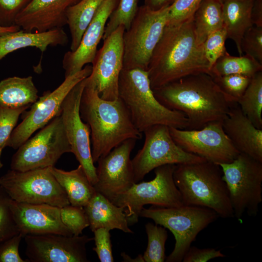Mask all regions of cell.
<instances>
[{
	"label": "cell",
	"mask_w": 262,
	"mask_h": 262,
	"mask_svg": "<svg viewBox=\"0 0 262 262\" xmlns=\"http://www.w3.org/2000/svg\"><path fill=\"white\" fill-rule=\"evenodd\" d=\"M93 232L98 228L109 230L117 229L132 233L129 227L124 209L114 204L101 194L97 192L84 207Z\"/></svg>",
	"instance_id": "cell-24"
},
{
	"label": "cell",
	"mask_w": 262,
	"mask_h": 262,
	"mask_svg": "<svg viewBox=\"0 0 262 262\" xmlns=\"http://www.w3.org/2000/svg\"><path fill=\"white\" fill-rule=\"evenodd\" d=\"M139 216L152 219L174 235L175 246L166 257L167 262H182L198 234L219 217L212 209L186 205L174 207H143Z\"/></svg>",
	"instance_id": "cell-6"
},
{
	"label": "cell",
	"mask_w": 262,
	"mask_h": 262,
	"mask_svg": "<svg viewBox=\"0 0 262 262\" xmlns=\"http://www.w3.org/2000/svg\"><path fill=\"white\" fill-rule=\"evenodd\" d=\"M139 0H119L107 21L102 39L120 26L128 30L138 10Z\"/></svg>",
	"instance_id": "cell-33"
},
{
	"label": "cell",
	"mask_w": 262,
	"mask_h": 262,
	"mask_svg": "<svg viewBox=\"0 0 262 262\" xmlns=\"http://www.w3.org/2000/svg\"><path fill=\"white\" fill-rule=\"evenodd\" d=\"M51 167L25 171L10 169L0 177V186L16 201L58 207L70 204Z\"/></svg>",
	"instance_id": "cell-10"
},
{
	"label": "cell",
	"mask_w": 262,
	"mask_h": 262,
	"mask_svg": "<svg viewBox=\"0 0 262 262\" xmlns=\"http://www.w3.org/2000/svg\"><path fill=\"white\" fill-rule=\"evenodd\" d=\"M118 92L134 125L141 133L158 124L187 129L188 121L184 114L167 108L156 99L147 71L123 69L119 76Z\"/></svg>",
	"instance_id": "cell-5"
},
{
	"label": "cell",
	"mask_w": 262,
	"mask_h": 262,
	"mask_svg": "<svg viewBox=\"0 0 262 262\" xmlns=\"http://www.w3.org/2000/svg\"><path fill=\"white\" fill-rule=\"evenodd\" d=\"M38 92L31 76L7 78L0 82V107H30L38 99Z\"/></svg>",
	"instance_id": "cell-27"
},
{
	"label": "cell",
	"mask_w": 262,
	"mask_h": 262,
	"mask_svg": "<svg viewBox=\"0 0 262 262\" xmlns=\"http://www.w3.org/2000/svg\"><path fill=\"white\" fill-rule=\"evenodd\" d=\"M173 179L184 205L212 209L224 218L234 217L219 164L207 161L176 164Z\"/></svg>",
	"instance_id": "cell-4"
},
{
	"label": "cell",
	"mask_w": 262,
	"mask_h": 262,
	"mask_svg": "<svg viewBox=\"0 0 262 262\" xmlns=\"http://www.w3.org/2000/svg\"><path fill=\"white\" fill-rule=\"evenodd\" d=\"M104 0H80L66 12L71 36L70 51L78 47L82 36Z\"/></svg>",
	"instance_id": "cell-28"
},
{
	"label": "cell",
	"mask_w": 262,
	"mask_h": 262,
	"mask_svg": "<svg viewBox=\"0 0 262 262\" xmlns=\"http://www.w3.org/2000/svg\"><path fill=\"white\" fill-rule=\"evenodd\" d=\"M10 207L20 233L73 235L62 223L60 208L46 204H31L12 200Z\"/></svg>",
	"instance_id": "cell-19"
},
{
	"label": "cell",
	"mask_w": 262,
	"mask_h": 262,
	"mask_svg": "<svg viewBox=\"0 0 262 262\" xmlns=\"http://www.w3.org/2000/svg\"><path fill=\"white\" fill-rule=\"evenodd\" d=\"M158 101L184 115L186 130H199L227 116L231 102L208 73L190 75L152 89Z\"/></svg>",
	"instance_id": "cell-2"
},
{
	"label": "cell",
	"mask_w": 262,
	"mask_h": 262,
	"mask_svg": "<svg viewBox=\"0 0 262 262\" xmlns=\"http://www.w3.org/2000/svg\"><path fill=\"white\" fill-rule=\"evenodd\" d=\"M168 7L153 11L143 5L123 37V69L147 71L152 53L167 20Z\"/></svg>",
	"instance_id": "cell-9"
},
{
	"label": "cell",
	"mask_w": 262,
	"mask_h": 262,
	"mask_svg": "<svg viewBox=\"0 0 262 262\" xmlns=\"http://www.w3.org/2000/svg\"><path fill=\"white\" fill-rule=\"evenodd\" d=\"M255 0H224L223 1V27L227 38L235 43L240 56L241 44L245 32L253 26L252 9Z\"/></svg>",
	"instance_id": "cell-25"
},
{
	"label": "cell",
	"mask_w": 262,
	"mask_h": 262,
	"mask_svg": "<svg viewBox=\"0 0 262 262\" xmlns=\"http://www.w3.org/2000/svg\"><path fill=\"white\" fill-rule=\"evenodd\" d=\"M80 0H31L19 13L16 25L32 32L62 28L67 24L66 12Z\"/></svg>",
	"instance_id": "cell-21"
},
{
	"label": "cell",
	"mask_w": 262,
	"mask_h": 262,
	"mask_svg": "<svg viewBox=\"0 0 262 262\" xmlns=\"http://www.w3.org/2000/svg\"><path fill=\"white\" fill-rule=\"evenodd\" d=\"M21 28L17 25H14L8 27L0 26V36L4 34L17 31Z\"/></svg>",
	"instance_id": "cell-47"
},
{
	"label": "cell",
	"mask_w": 262,
	"mask_h": 262,
	"mask_svg": "<svg viewBox=\"0 0 262 262\" xmlns=\"http://www.w3.org/2000/svg\"><path fill=\"white\" fill-rule=\"evenodd\" d=\"M226 256L220 250L213 248H199L190 246L182 259L183 262H207L216 258H223Z\"/></svg>",
	"instance_id": "cell-44"
},
{
	"label": "cell",
	"mask_w": 262,
	"mask_h": 262,
	"mask_svg": "<svg viewBox=\"0 0 262 262\" xmlns=\"http://www.w3.org/2000/svg\"><path fill=\"white\" fill-rule=\"evenodd\" d=\"M227 38L226 31L223 27L211 33L202 44L204 54L210 70L227 51L225 47Z\"/></svg>",
	"instance_id": "cell-37"
},
{
	"label": "cell",
	"mask_w": 262,
	"mask_h": 262,
	"mask_svg": "<svg viewBox=\"0 0 262 262\" xmlns=\"http://www.w3.org/2000/svg\"><path fill=\"white\" fill-rule=\"evenodd\" d=\"M262 71V64L253 57L247 54L233 56L226 51L212 67L209 74L212 77L237 74L252 78Z\"/></svg>",
	"instance_id": "cell-30"
},
{
	"label": "cell",
	"mask_w": 262,
	"mask_h": 262,
	"mask_svg": "<svg viewBox=\"0 0 262 262\" xmlns=\"http://www.w3.org/2000/svg\"><path fill=\"white\" fill-rule=\"evenodd\" d=\"M62 223L74 236L80 235L83 230L89 226L88 217L82 207L71 204L60 208Z\"/></svg>",
	"instance_id": "cell-35"
},
{
	"label": "cell",
	"mask_w": 262,
	"mask_h": 262,
	"mask_svg": "<svg viewBox=\"0 0 262 262\" xmlns=\"http://www.w3.org/2000/svg\"><path fill=\"white\" fill-rule=\"evenodd\" d=\"M175 0H144V5L151 10L158 11L167 7Z\"/></svg>",
	"instance_id": "cell-46"
},
{
	"label": "cell",
	"mask_w": 262,
	"mask_h": 262,
	"mask_svg": "<svg viewBox=\"0 0 262 262\" xmlns=\"http://www.w3.org/2000/svg\"><path fill=\"white\" fill-rule=\"evenodd\" d=\"M224 131L240 153L262 162V129L256 128L237 103L222 121Z\"/></svg>",
	"instance_id": "cell-22"
},
{
	"label": "cell",
	"mask_w": 262,
	"mask_h": 262,
	"mask_svg": "<svg viewBox=\"0 0 262 262\" xmlns=\"http://www.w3.org/2000/svg\"><path fill=\"white\" fill-rule=\"evenodd\" d=\"M125 28L120 26L103 39L92 64L88 81L97 90L100 97L113 100L118 98V82L123 69Z\"/></svg>",
	"instance_id": "cell-16"
},
{
	"label": "cell",
	"mask_w": 262,
	"mask_h": 262,
	"mask_svg": "<svg viewBox=\"0 0 262 262\" xmlns=\"http://www.w3.org/2000/svg\"><path fill=\"white\" fill-rule=\"evenodd\" d=\"M223 93L232 103H237L243 96L252 78L232 74L212 77Z\"/></svg>",
	"instance_id": "cell-34"
},
{
	"label": "cell",
	"mask_w": 262,
	"mask_h": 262,
	"mask_svg": "<svg viewBox=\"0 0 262 262\" xmlns=\"http://www.w3.org/2000/svg\"><path fill=\"white\" fill-rule=\"evenodd\" d=\"M25 254L32 262H88L86 246L93 240L87 235L47 234L24 237Z\"/></svg>",
	"instance_id": "cell-18"
},
{
	"label": "cell",
	"mask_w": 262,
	"mask_h": 262,
	"mask_svg": "<svg viewBox=\"0 0 262 262\" xmlns=\"http://www.w3.org/2000/svg\"><path fill=\"white\" fill-rule=\"evenodd\" d=\"M80 114L90 128L94 163L123 141L142 137L122 100L119 97L113 100L101 98L87 78L81 98Z\"/></svg>",
	"instance_id": "cell-3"
},
{
	"label": "cell",
	"mask_w": 262,
	"mask_h": 262,
	"mask_svg": "<svg viewBox=\"0 0 262 262\" xmlns=\"http://www.w3.org/2000/svg\"><path fill=\"white\" fill-rule=\"evenodd\" d=\"M13 155L11 169L25 171L54 166L62 155L71 152L61 115L56 116Z\"/></svg>",
	"instance_id": "cell-11"
},
{
	"label": "cell",
	"mask_w": 262,
	"mask_h": 262,
	"mask_svg": "<svg viewBox=\"0 0 262 262\" xmlns=\"http://www.w3.org/2000/svg\"><path fill=\"white\" fill-rule=\"evenodd\" d=\"M92 66L85 65L73 75L65 78L63 82L53 91L45 92L26 113L22 122L15 128L6 147L17 149L36 131L61 114L63 102L70 91L78 82L91 73Z\"/></svg>",
	"instance_id": "cell-13"
},
{
	"label": "cell",
	"mask_w": 262,
	"mask_h": 262,
	"mask_svg": "<svg viewBox=\"0 0 262 262\" xmlns=\"http://www.w3.org/2000/svg\"><path fill=\"white\" fill-rule=\"evenodd\" d=\"M67 35L62 28L43 32H29L23 30L0 36V61L16 50L27 47H35L44 52L49 46L66 45Z\"/></svg>",
	"instance_id": "cell-23"
},
{
	"label": "cell",
	"mask_w": 262,
	"mask_h": 262,
	"mask_svg": "<svg viewBox=\"0 0 262 262\" xmlns=\"http://www.w3.org/2000/svg\"><path fill=\"white\" fill-rule=\"evenodd\" d=\"M124 262H144L143 256L141 255H138L135 259H131L129 256L126 254L125 252H122L121 254Z\"/></svg>",
	"instance_id": "cell-48"
},
{
	"label": "cell",
	"mask_w": 262,
	"mask_h": 262,
	"mask_svg": "<svg viewBox=\"0 0 262 262\" xmlns=\"http://www.w3.org/2000/svg\"><path fill=\"white\" fill-rule=\"evenodd\" d=\"M119 0H104L93 19L84 32L77 49L66 52L62 61L65 78L81 70L86 65L92 64L102 39L109 17Z\"/></svg>",
	"instance_id": "cell-20"
},
{
	"label": "cell",
	"mask_w": 262,
	"mask_h": 262,
	"mask_svg": "<svg viewBox=\"0 0 262 262\" xmlns=\"http://www.w3.org/2000/svg\"><path fill=\"white\" fill-rule=\"evenodd\" d=\"M175 142L185 151L216 164L233 161L239 154L225 132L222 122L208 124L199 130L169 127Z\"/></svg>",
	"instance_id": "cell-14"
},
{
	"label": "cell",
	"mask_w": 262,
	"mask_h": 262,
	"mask_svg": "<svg viewBox=\"0 0 262 262\" xmlns=\"http://www.w3.org/2000/svg\"><path fill=\"white\" fill-rule=\"evenodd\" d=\"M148 242L143 258L144 262H164L165 260V244L168 237L166 228L152 223L145 225Z\"/></svg>",
	"instance_id": "cell-32"
},
{
	"label": "cell",
	"mask_w": 262,
	"mask_h": 262,
	"mask_svg": "<svg viewBox=\"0 0 262 262\" xmlns=\"http://www.w3.org/2000/svg\"><path fill=\"white\" fill-rule=\"evenodd\" d=\"M143 132L145 134L143 146L131 160L135 183L160 166L206 161L185 151L179 146L170 134L169 127L166 125H155Z\"/></svg>",
	"instance_id": "cell-12"
},
{
	"label": "cell",
	"mask_w": 262,
	"mask_h": 262,
	"mask_svg": "<svg viewBox=\"0 0 262 262\" xmlns=\"http://www.w3.org/2000/svg\"><path fill=\"white\" fill-rule=\"evenodd\" d=\"M50 169L72 205L84 207L97 192L80 164L77 168L68 171L54 166Z\"/></svg>",
	"instance_id": "cell-26"
},
{
	"label": "cell",
	"mask_w": 262,
	"mask_h": 262,
	"mask_svg": "<svg viewBox=\"0 0 262 262\" xmlns=\"http://www.w3.org/2000/svg\"><path fill=\"white\" fill-rule=\"evenodd\" d=\"M251 16L253 25L262 27V0H255Z\"/></svg>",
	"instance_id": "cell-45"
},
{
	"label": "cell",
	"mask_w": 262,
	"mask_h": 262,
	"mask_svg": "<svg viewBox=\"0 0 262 262\" xmlns=\"http://www.w3.org/2000/svg\"><path fill=\"white\" fill-rule=\"evenodd\" d=\"M245 115L259 129H262V71L252 77L237 102Z\"/></svg>",
	"instance_id": "cell-31"
},
{
	"label": "cell",
	"mask_w": 262,
	"mask_h": 262,
	"mask_svg": "<svg viewBox=\"0 0 262 262\" xmlns=\"http://www.w3.org/2000/svg\"><path fill=\"white\" fill-rule=\"evenodd\" d=\"M221 0L223 2L224 0Z\"/></svg>",
	"instance_id": "cell-49"
},
{
	"label": "cell",
	"mask_w": 262,
	"mask_h": 262,
	"mask_svg": "<svg viewBox=\"0 0 262 262\" xmlns=\"http://www.w3.org/2000/svg\"><path fill=\"white\" fill-rule=\"evenodd\" d=\"M219 165L234 216L240 220L245 212L256 216L262 201V162L239 153L231 162Z\"/></svg>",
	"instance_id": "cell-8"
},
{
	"label": "cell",
	"mask_w": 262,
	"mask_h": 262,
	"mask_svg": "<svg viewBox=\"0 0 262 262\" xmlns=\"http://www.w3.org/2000/svg\"><path fill=\"white\" fill-rule=\"evenodd\" d=\"M202 0H175L168 7V23H179L194 17Z\"/></svg>",
	"instance_id": "cell-39"
},
{
	"label": "cell",
	"mask_w": 262,
	"mask_h": 262,
	"mask_svg": "<svg viewBox=\"0 0 262 262\" xmlns=\"http://www.w3.org/2000/svg\"><path fill=\"white\" fill-rule=\"evenodd\" d=\"M11 199L0 186V243L19 233L10 207Z\"/></svg>",
	"instance_id": "cell-36"
},
{
	"label": "cell",
	"mask_w": 262,
	"mask_h": 262,
	"mask_svg": "<svg viewBox=\"0 0 262 262\" xmlns=\"http://www.w3.org/2000/svg\"><path fill=\"white\" fill-rule=\"evenodd\" d=\"M176 164H165L154 169L155 176L151 180L134 183L112 202L124 209L129 225L138 221L144 206L151 204L161 207L184 205L180 193L173 179Z\"/></svg>",
	"instance_id": "cell-7"
},
{
	"label": "cell",
	"mask_w": 262,
	"mask_h": 262,
	"mask_svg": "<svg viewBox=\"0 0 262 262\" xmlns=\"http://www.w3.org/2000/svg\"><path fill=\"white\" fill-rule=\"evenodd\" d=\"M193 19L166 22L147 69L152 89L190 75L209 74V64L203 45L196 39Z\"/></svg>",
	"instance_id": "cell-1"
},
{
	"label": "cell",
	"mask_w": 262,
	"mask_h": 262,
	"mask_svg": "<svg viewBox=\"0 0 262 262\" xmlns=\"http://www.w3.org/2000/svg\"><path fill=\"white\" fill-rule=\"evenodd\" d=\"M223 2L202 0L194 15V25L198 42L202 44L213 32L223 27Z\"/></svg>",
	"instance_id": "cell-29"
},
{
	"label": "cell",
	"mask_w": 262,
	"mask_h": 262,
	"mask_svg": "<svg viewBox=\"0 0 262 262\" xmlns=\"http://www.w3.org/2000/svg\"><path fill=\"white\" fill-rule=\"evenodd\" d=\"M241 47L242 52L262 64V27L253 25L249 28L242 37Z\"/></svg>",
	"instance_id": "cell-40"
},
{
	"label": "cell",
	"mask_w": 262,
	"mask_h": 262,
	"mask_svg": "<svg viewBox=\"0 0 262 262\" xmlns=\"http://www.w3.org/2000/svg\"><path fill=\"white\" fill-rule=\"evenodd\" d=\"M31 0H0V26L8 27L16 25L19 13Z\"/></svg>",
	"instance_id": "cell-41"
},
{
	"label": "cell",
	"mask_w": 262,
	"mask_h": 262,
	"mask_svg": "<svg viewBox=\"0 0 262 262\" xmlns=\"http://www.w3.org/2000/svg\"><path fill=\"white\" fill-rule=\"evenodd\" d=\"M136 140L123 141L97 161V181L94 187L111 201L135 183L130 155Z\"/></svg>",
	"instance_id": "cell-17"
},
{
	"label": "cell",
	"mask_w": 262,
	"mask_h": 262,
	"mask_svg": "<svg viewBox=\"0 0 262 262\" xmlns=\"http://www.w3.org/2000/svg\"><path fill=\"white\" fill-rule=\"evenodd\" d=\"M29 107L14 109L0 107V168L3 166L0 160L2 150L6 147L20 115Z\"/></svg>",
	"instance_id": "cell-38"
},
{
	"label": "cell",
	"mask_w": 262,
	"mask_h": 262,
	"mask_svg": "<svg viewBox=\"0 0 262 262\" xmlns=\"http://www.w3.org/2000/svg\"><path fill=\"white\" fill-rule=\"evenodd\" d=\"M95 246L93 250L97 253L101 262H113L112 245L110 230L105 228H98L93 231Z\"/></svg>",
	"instance_id": "cell-42"
},
{
	"label": "cell",
	"mask_w": 262,
	"mask_h": 262,
	"mask_svg": "<svg viewBox=\"0 0 262 262\" xmlns=\"http://www.w3.org/2000/svg\"><path fill=\"white\" fill-rule=\"evenodd\" d=\"M23 235L18 233L0 243V262H29L19 253V246Z\"/></svg>",
	"instance_id": "cell-43"
},
{
	"label": "cell",
	"mask_w": 262,
	"mask_h": 262,
	"mask_svg": "<svg viewBox=\"0 0 262 262\" xmlns=\"http://www.w3.org/2000/svg\"><path fill=\"white\" fill-rule=\"evenodd\" d=\"M86 78L78 82L68 93L63 102L60 115L71 152L94 186L97 177L91 154L90 130L80 114V101Z\"/></svg>",
	"instance_id": "cell-15"
}]
</instances>
